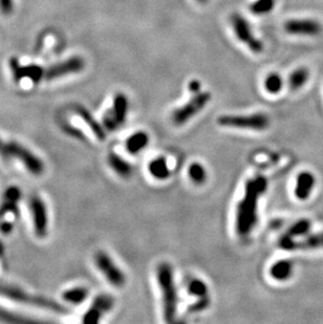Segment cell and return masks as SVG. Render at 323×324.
<instances>
[{
	"instance_id": "cell-1",
	"label": "cell",
	"mask_w": 323,
	"mask_h": 324,
	"mask_svg": "<svg viewBox=\"0 0 323 324\" xmlns=\"http://www.w3.org/2000/svg\"><path fill=\"white\" fill-rule=\"evenodd\" d=\"M267 189V179L258 175L249 179L245 186V193L236 208L235 228L241 237L250 235L254 230L258 220L259 199Z\"/></svg>"
},
{
	"instance_id": "cell-2",
	"label": "cell",
	"mask_w": 323,
	"mask_h": 324,
	"mask_svg": "<svg viewBox=\"0 0 323 324\" xmlns=\"http://www.w3.org/2000/svg\"><path fill=\"white\" fill-rule=\"evenodd\" d=\"M156 279L163 301L164 318L167 322H173L177 311V293L173 271L169 263L163 262L157 266Z\"/></svg>"
},
{
	"instance_id": "cell-3",
	"label": "cell",
	"mask_w": 323,
	"mask_h": 324,
	"mask_svg": "<svg viewBox=\"0 0 323 324\" xmlns=\"http://www.w3.org/2000/svg\"><path fill=\"white\" fill-rule=\"evenodd\" d=\"M0 155L6 159L20 161L24 168L34 175H40L44 171L42 160L16 142H5L0 139Z\"/></svg>"
},
{
	"instance_id": "cell-4",
	"label": "cell",
	"mask_w": 323,
	"mask_h": 324,
	"mask_svg": "<svg viewBox=\"0 0 323 324\" xmlns=\"http://www.w3.org/2000/svg\"><path fill=\"white\" fill-rule=\"evenodd\" d=\"M219 125L223 127L263 130L268 126V119L263 114H253L249 116H233L226 115L218 119Z\"/></svg>"
},
{
	"instance_id": "cell-5",
	"label": "cell",
	"mask_w": 323,
	"mask_h": 324,
	"mask_svg": "<svg viewBox=\"0 0 323 324\" xmlns=\"http://www.w3.org/2000/svg\"><path fill=\"white\" fill-rule=\"evenodd\" d=\"M211 100L209 93L195 94L189 102L177 108L172 114V121L176 126L185 125L193 117L201 113Z\"/></svg>"
},
{
	"instance_id": "cell-6",
	"label": "cell",
	"mask_w": 323,
	"mask_h": 324,
	"mask_svg": "<svg viewBox=\"0 0 323 324\" xmlns=\"http://www.w3.org/2000/svg\"><path fill=\"white\" fill-rule=\"evenodd\" d=\"M95 262L99 271L113 286L122 287L126 282L124 272L105 252H98L95 256Z\"/></svg>"
},
{
	"instance_id": "cell-7",
	"label": "cell",
	"mask_w": 323,
	"mask_h": 324,
	"mask_svg": "<svg viewBox=\"0 0 323 324\" xmlns=\"http://www.w3.org/2000/svg\"><path fill=\"white\" fill-rule=\"evenodd\" d=\"M233 30L239 41L245 43L248 48L255 53H259L263 50L262 42L257 39L252 33L249 22L238 14H234L231 17Z\"/></svg>"
},
{
	"instance_id": "cell-8",
	"label": "cell",
	"mask_w": 323,
	"mask_h": 324,
	"mask_svg": "<svg viewBox=\"0 0 323 324\" xmlns=\"http://www.w3.org/2000/svg\"><path fill=\"white\" fill-rule=\"evenodd\" d=\"M285 33L301 37H315L322 33V25L319 21L310 18H295L284 22Z\"/></svg>"
},
{
	"instance_id": "cell-9",
	"label": "cell",
	"mask_w": 323,
	"mask_h": 324,
	"mask_svg": "<svg viewBox=\"0 0 323 324\" xmlns=\"http://www.w3.org/2000/svg\"><path fill=\"white\" fill-rule=\"evenodd\" d=\"M30 208L36 235L44 237L47 234L48 228V216L45 203L39 196L34 195L30 202Z\"/></svg>"
},
{
	"instance_id": "cell-10",
	"label": "cell",
	"mask_w": 323,
	"mask_h": 324,
	"mask_svg": "<svg viewBox=\"0 0 323 324\" xmlns=\"http://www.w3.org/2000/svg\"><path fill=\"white\" fill-rule=\"evenodd\" d=\"M9 64L13 73V77L16 83H19L23 78H29L33 83L37 84L44 79V68L37 64H30L21 66L16 57H12L9 60Z\"/></svg>"
},
{
	"instance_id": "cell-11",
	"label": "cell",
	"mask_w": 323,
	"mask_h": 324,
	"mask_svg": "<svg viewBox=\"0 0 323 324\" xmlns=\"http://www.w3.org/2000/svg\"><path fill=\"white\" fill-rule=\"evenodd\" d=\"M84 68V60L81 57L69 58L63 62L53 64L44 70V79L52 80L67 75L77 74Z\"/></svg>"
},
{
	"instance_id": "cell-12",
	"label": "cell",
	"mask_w": 323,
	"mask_h": 324,
	"mask_svg": "<svg viewBox=\"0 0 323 324\" xmlns=\"http://www.w3.org/2000/svg\"><path fill=\"white\" fill-rule=\"evenodd\" d=\"M115 305V299L114 297L107 295V294H101L98 295L89 310L85 313L83 317V322L87 324H97L100 322L102 316L110 311L113 310Z\"/></svg>"
},
{
	"instance_id": "cell-13",
	"label": "cell",
	"mask_w": 323,
	"mask_h": 324,
	"mask_svg": "<svg viewBox=\"0 0 323 324\" xmlns=\"http://www.w3.org/2000/svg\"><path fill=\"white\" fill-rule=\"evenodd\" d=\"M279 247L286 251H294V250H315L323 248V232L313 234L309 235L306 238L298 240L297 238H291L286 235L280 237Z\"/></svg>"
},
{
	"instance_id": "cell-14",
	"label": "cell",
	"mask_w": 323,
	"mask_h": 324,
	"mask_svg": "<svg viewBox=\"0 0 323 324\" xmlns=\"http://www.w3.org/2000/svg\"><path fill=\"white\" fill-rule=\"evenodd\" d=\"M316 184V178L313 173L309 171L301 172L296 179L295 186V195L298 200L306 201L313 192V189Z\"/></svg>"
},
{
	"instance_id": "cell-15",
	"label": "cell",
	"mask_w": 323,
	"mask_h": 324,
	"mask_svg": "<svg viewBox=\"0 0 323 324\" xmlns=\"http://www.w3.org/2000/svg\"><path fill=\"white\" fill-rule=\"evenodd\" d=\"M77 115L85 122V124L88 126L89 129L97 137L99 141H105L106 139V131L104 126H102L94 117L89 113L86 108L83 106H77L76 107Z\"/></svg>"
},
{
	"instance_id": "cell-16",
	"label": "cell",
	"mask_w": 323,
	"mask_h": 324,
	"mask_svg": "<svg viewBox=\"0 0 323 324\" xmlns=\"http://www.w3.org/2000/svg\"><path fill=\"white\" fill-rule=\"evenodd\" d=\"M107 161H109L110 167L121 177L127 178L131 176L133 172L132 165L129 163L128 160L119 155L118 153L111 152L107 157Z\"/></svg>"
},
{
	"instance_id": "cell-17",
	"label": "cell",
	"mask_w": 323,
	"mask_h": 324,
	"mask_svg": "<svg viewBox=\"0 0 323 324\" xmlns=\"http://www.w3.org/2000/svg\"><path fill=\"white\" fill-rule=\"evenodd\" d=\"M149 144V136L144 131H138L131 134L126 142L125 148L130 154H138L142 150H144Z\"/></svg>"
},
{
	"instance_id": "cell-18",
	"label": "cell",
	"mask_w": 323,
	"mask_h": 324,
	"mask_svg": "<svg viewBox=\"0 0 323 324\" xmlns=\"http://www.w3.org/2000/svg\"><path fill=\"white\" fill-rule=\"evenodd\" d=\"M148 170L154 178L159 179V181H164V179L169 178L171 175V170L168 166L167 159L163 156H158L152 159L149 163Z\"/></svg>"
},
{
	"instance_id": "cell-19",
	"label": "cell",
	"mask_w": 323,
	"mask_h": 324,
	"mask_svg": "<svg viewBox=\"0 0 323 324\" xmlns=\"http://www.w3.org/2000/svg\"><path fill=\"white\" fill-rule=\"evenodd\" d=\"M293 262L290 260H279L275 262L270 268V275L273 279L284 281L289 279L293 274Z\"/></svg>"
},
{
	"instance_id": "cell-20",
	"label": "cell",
	"mask_w": 323,
	"mask_h": 324,
	"mask_svg": "<svg viewBox=\"0 0 323 324\" xmlns=\"http://www.w3.org/2000/svg\"><path fill=\"white\" fill-rule=\"evenodd\" d=\"M113 112L117 117V120L120 125L124 124L126 121L127 114H128V100L127 97L122 93H119L115 96L114 99V105H113Z\"/></svg>"
},
{
	"instance_id": "cell-21",
	"label": "cell",
	"mask_w": 323,
	"mask_h": 324,
	"mask_svg": "<svg viewBox=\"0 0 323 324\" xmlns=\"http://www.w3.org/2000/svg\"><path fill=\"white\" fill-rule=\"evenodd\" d=\"M310 78V71L307 67H298L292 71L289 77V86L292 91H298L307 84Z\"/></svg>"
},
{
	"instance_id": "cell-22",
	"label": "cell",
	"mask_w": 323,
	"mask_h": 324,
	"mask_svg": "<svg viewBox=\"0 0 323 324\" xmlns=\"http://www.w3.org/2000/svg\"><path fill=\"white\" fill-rule=\"evenodd\" d=\"M89 295V292L85 287H73V289L66 290L62 297L65 301L71 303V304H81L83 303Z\"/></svg>"
},
{
	"instance_id": "cell-23",
	"label": "cell",
	"mask_w": 323,
	"mask_h": 324,
	"mask_svg": "<svg viewBox=\"0 0 323 324\" xmlns=\"http://www.w3.org/2000/svg\"><path fill=\"white\" fill-rule=\"evenodd\" d=\"M188 175L196 185H202L207 179V170L201 163H192L188 168Z\"/></svg>"
},
{
	"instance_id": "cell-24",
	"label": "cell",
	"mask_w": 323,
	"mask_h": 324,
	"mask_svg": "<svg viewBox=\"0 0 323 324\" xmlns=\"http://www.w3.org/2000/svg\"><path fill=\"white\" fill-rule=\"evenodd\" d=\"M277 0H256L250 6V11L254 15L261 16L272 12Z\"/></svg>"
},
{
	"instance_id": "cell-25",
	"label": "cell",
	"mask_w": 323,
	"mask_h": 324,
	"mask_svg": "<svg viewBox=\"0 0 323 324\" xmlns=\"http://www.w3.org/2000/svg\"><path fill=\"white\" fill-rule=\"evenodd\" d=\"M282 86H283V80L279 74L272 73L270 75H267V77L264 80L265 91L272 95H276L280 93Z\"/></svg>"
},
{
	"instance_id": "cell-26",
	"label": "cell",
	"mask_w": 323,
	"mask_h": 324,
	"mask_svg": "<svg viewBox=\"0 0 323 324\" xmlns=\"http://www.w3.org/2000/svg\"><path fill=\"white\" fill-rule=\"evenodd\" d=\"M310 229H311V223L308 220H302L294 224L289 229V231L284 234V235L296 239L298 237L306 235V234L310 231Z\"/></svg>"
},
{
	"instance_id": "cell-27",
	"label": "cell",
	"mask_w": 323,
	"mask_h": 324,
	"mask_svg": "<svg viewBox=\"0 0 323 324\" xmlns=\"http://www.w3.org/2000/svg\"><path fill=\"white\" fill-rule=\"evenodd\" d=\"M208 285L201 279H193L188 284V293L197 298L205 297L208 295Z\"/></svg>"
},
{
	"instance_id": "cell-28",
	"label": "cell",
	"mask_w": 323,
	"mask_h": 324,
	"mask_svg": "<svg viewBox=\"0 0 323 324\" xmlns=\"http://www.w3.org/2000/svg\"><path fill=\"white\" fill-rule=\"evenodd\" d=\"M103 126H104L105 129L110 130V131H115L119 127V126H121L119 124L117 117L114 114L112 108L107 111L103 116Z\"/></svg>"
},
{
	"instance_id": "cell-29",
	"label": "cell",
	"mask_w": 323,
	"mask_h": 324,
	"mask_svg": "<svg viewBox=\"0 0 323 324\" xmlns=\"http://www.w3.org/2000/svg\"><path fill=\"white\" fill-rule=\"evenodd\" d=\"M210 303H211V300H210L208 295L205 297H201V298L197 299V301H195L194 303L189 305V311L192 313L202 312V311L206 310L207 308H209Z\"/></svg>"
},
{
	"instance_id": "cell-30",
	"label": "cell",
	"mask_w": 323,
	"mask_h": 324,
	"mask_svg": "<svg viewBox=\"0 0 323 324\" xmlns=\"http://www.w3.org/2000/svg\"><path fill=\"white\" fill-rule=\"evenodd\" d=\"M14 2L13 0H0V12L4 15L9 16L13 13Z\"/></svg>"
},
{
	"instance_id": "cell-31",
	"label": "cell",
	"mask_w": 323,
	"mask_h": 324,
	"mask_svg": "<svg viewBox=\"0 0 323 324\" xmlns=\"http://www.w3.org/2000/svg\"><path fill=\"white\" fill-rule=\"evenodd\" d=\"M189 89L190 92L192 94H199L200 93V89H201V83L197 81V80H192L190 83H189Z\"/></svg>"
},
{
	"instance_id": "cell-32",
	"label": "cell",
	"mask_w": 323,
	"mask_h": 324,
	"mask_svg": "<svg viewBox=\"0 0 323 324\" xmlns=\"http://www.w3.org/2000/svg\"><path fill=\"white\" fill-rule=\"evenodd\" d=\"M197 2L201 3V4H205V3H207V2H208V0H197Z\"/></svg>"
}]
</instances>
